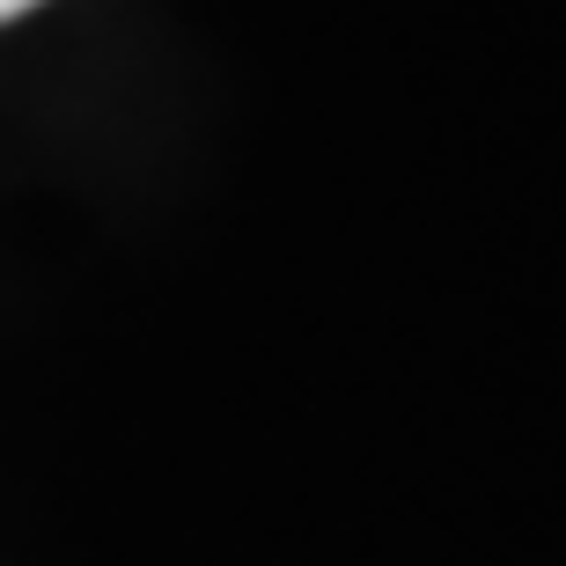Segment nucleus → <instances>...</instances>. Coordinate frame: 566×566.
Instances as JSON below:
<instances>
[{
    "instance_id": "obj_1",
    "label": "nucleus",
    "mask_w": 566,
    "mask_h": 566,
    "mask_svg": "<svg viewBox=\"0 0 566 566\" xmlns=\"http://www.w3.org/2000/svg\"><path fill=\"white\" fill-rule=\"evenodd\" d=\"M30 8H44V0H0V22H15V15H30Z\"/></svg>"
}]
</instances>
